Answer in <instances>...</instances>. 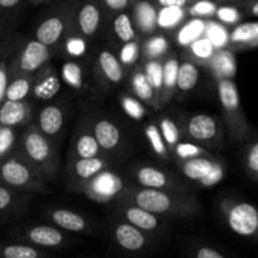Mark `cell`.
<instances>
[{
  "mask_svg": "<svg viewBox=\"0 0 258 258\" xmlns=\"http://www.w3.org/2000/svg\"><path fill=\"white\" fill-rule=\"evenodd\" d=\"M131 17L141 38L158 32L159 7L154 0H134Z\"/></svg>",
  "mask_w": 258,
  "mask_h": 258,
  "instance_id": "484cf974",
  "label": "cell"
},
{
  "mask_svg": "<svg viewBox=\"0 0 258 258\" xmlns=\"http://www.w3.org/2000/svg\"><path fill=\"white\" fill-rule=\"evenodd\" d=\"M78 0H64L50 10L35 28V39L57 49L66 35L75 29V13Z\"/></svg>",
  "mask_w": 258,
  "mask_h": 258,
  "instance_id": "52a82bcc",
  "label": "cell"
},
{
  "mask_svg": "<svg viewBox=\"0 0 258 258\" xmlns=\"http://www.w3.org/2000/svg\"><path fill=\"white\" fill-rule=\"evenodd\" d=\"M67 110L62 103H48L35 116V125L44 135L59 143L66 128Z\"/></svg>",
  "mask_w": 258,
  "mask_h": 258,
  "instance_id": "7402d4cb",
  "label": "cell"
},
{
  "mask_svg": "<svg viewBox=\"0 0 258 258\" xmlns=\"http://www.w3.org/2000/svg\"><path fill=\"white\" fill-rule=\"evenodd\" d=\"M63 82L75 92L85 95L95 83L92 68H88L82 59H64L60 68Z\"/></svg>",
  "mask_w": 258,
  "mask_h": 258,
  "instance_id": "603a6c76",
  "label": "cell"
},
{
  "mask_svg": "<svg viewBox=\"0 0 258 258\" xmlns=\"http://www.w3.org/2000/svg\"><path fill=\"white\" fill-rule=\"evenodd\" d=\"M107 19L108 15L100 0H78L75 13V30L90 42L102 32Z\"/></svg>",
  "mask_w": 258,
  "mask_h": 258,
  "instance_id": "9a60e30c",
  "label": "cell"
},
{
  "mask_svg": "<svg viewBox=\"0 0 258 258\" xmlns=\"http://www.w3.org/2000/svg\"><path fill=\"white\" fill-rule=\"evenodd\" d=\"M15 153L32 165L45 180H54L59 170L58 144L39 130L33 121L19 136Z\"/></svg>",
  "mask_w": 258,
  "mask_h": 258,
  "instance_id": "7a4b0ae2",
  "label": "cell"
},
{
  "mask_svg": "<svg viewBox=\"0 0 258 258\" xmlns=\"http://www.w3.org/2000/svg\"><path fill=\"white\" fill-rule=\"evenodd\" d=\"M0 180L2 184L20 191L32 194L50 193L48 180L15 151L0 159Z\"/></svg>",
  "mask_w": 258,
  "mask_h": 258,
  "instance_id": "277c9868",
  "label": "cell"
},
{
  "mask_svg": "<svg viewBox=\"0 0 258 258\" xmlns=\"http://www.w3.org/2000/svg\"><path fill=\"white\" fill-rule=\"evenodd\" d=\"M171 38L165 32H155L141 39V62L164 59L171 52Z\"/></svg>",
  "mask_w": 258,
  "mask_h": 258,
  "instance_id": "4dcf8cb0",
  "label": "cell"
},
{
  "mask_svg": "<svg viewBox=\"0 0 258 258\" xmlns=\"http://www.w3.org/2000/svg\"><path fill=\"white\" fill-rule=\"evenodd\" d=\"M184 249L188 256L196 258H227L232 254L224 248L202 241H190Z\"/></svg>",
  "mask_w": 258,
  "mask_h": 258,
  "instance_id": "f6af8a7d",
  "label": "cell"
},
{
  "mask_svg": "<svg viewBox=\"0 0 258 258\" xmlns=\"http://www.w3.org/2000/svg\"><path fill=\"white\" fill-rule=\"evenodd\" d=\"M226 48L233 52L258 48V20L239 23L236 27L231 28Z\"/></svg>",
  "mask_w": 258,
  "mask_h": 258,
  "instance_id": "83f0119b",
  "label": "cell"
},
{
  "mask_svg": "<svg viewBox=\"0 0 258 258\" xmlns=\"http://www.w3.org/2000/svg\"><path fill=\"white\" fill-rule=\"evenodd\" d=\"M218 4H228V3H233V4H243L244 2H247V0H216Z\"/></svg>",
  "mask_w": 258,
  "mask_h": 258,
  "instance_id": "9f6ffc18",
  "label": "cell"
},
{
  "mask_svg": "<svg viewBox=\"0 0 258 258\" xmlns=\"http://www.w3.org/2000/svg\"><path fill=\"white\" fill-rule=\"evenodd\" d=\"M144 135H145L146 141H148L154 155H156L163 161H170V159L173 158V154L169 150L168 145L164 140V136L161 134L156 118L145 122V125H144Z\"/></svg>",
  "mask_w": 258,
  "mask_h": 258,
  "instance_id": "d590c367",
  "label": "cell"
},
{
  "mask_svg": "<svg viewBox=\"0 0 258 258\" xmlns=\"http://www.w3.org/2000/svg\"><path fill=\"white\" fill-rule=\"evenodd\" d=\"M219 4L216 0H194L186 7L189 17L211 20L216 18Z\"/></svg>",
  "mask_w": 258,
  "mask_h": 258,
  "instance_id": "681fc988",
  "label": "cell"
},
{
  "mask_svg": "<svg viewBox=\"0 0 258 258\" xmlns=\"http://www.w3.org/2000/svg\"><path fill=\"white\" fill-rule=\"evenodd\" d=\"M34 107L28 100H5L0 107V125L10 127H25L34 121Z\"/></svg>",
  "mask_w": 258,
  "mask_h": 258,
  "instance_id": "d4e9b609",
  "label": "cell"
},
{
  "mask_svg": "<svg viewBox=\"0 0 258 258\" xmlns=\"http://www.w3.org/2000/svg\"><path fill=\"white\" fill-rule=\"evenodd\" d=\"M44 214L48 221L70 233L91 234V236L97 234L98 227L96 222L80 212L63 207H52L45 209Z\"/></svg>",
  "mask_w": 258,
  "mask_h": 258,
  "instance_id": "d6986e66",
  "label": "cell"
},
{
  "mask_svg": "<svg viewBox=\"0 0 258 258\" xmlns=\"http://www.w3.org/2000/svg\"><path fill=\"white\" fill-rule=\"evenodd\" d=\"M55 54H58L55 48L49 47L35 38L28 40L9 62L10 80L14 76L23 75V73L33 75L45 63L50 62L52 57H54Z\"/></svg>",
  "mask_w": 258,
  "mask_h": 258,
  "instance_id": "4fadbf2b",
  "label": "cell"
},
{
  "mask_svg": "<svg viewBox=\"0 0 258 258\" xmlns=\"http://www.w3.org/2000/svg\"><path fill=\"white\" fill-rule=\"evenodd\" d=\"M247 15H251L258 19V0H247L243 4H241Z\"/></svg>",
  "mask_w": 258,
  "mask_h": 258,
  "instance_id": "db71d44e",
  "label": "cell"
},
{
  "mask_svg": "<svg viewBox=\"0 0 258 258\" xmlns=\"http://www.w3.org/2000/svg\"><path fill=\"white\" fill-rule=\"evenodd\" d=\"M118 102H120L121 108L123 110V112L134 121H141L145 120L146 117V108L148 106L140 100V98L136 97L135 95L130 92V91H126V92H121L118 95Z\"/></svg>",
  "mask_w": 258,
  "mask_h": 258,
  "instance_id": "7bdbcfd3",
  "label": "cell"
},
{
  "mask_svg": "<svg viewBox=\"0 0 258 258\" xmlns=\"http://www.w3.org/2000/svg\"><path fill=\"white\" fill-rule=\"evenodd\" d=\"M127 91L140 98L148 107L153 108L154 111H158V100H156L155 91L146 75L143 62L139 63L138 66L134 67V70L128 72Z\"/></svg>",
  "mask_w": 258,
  "mask_h": 258,
  "instance_id": "4316f807",
  "label": "cell"
},
{
  "mask_svg": "<svg viewBox=\"0 0 258 258\" xmlns=\"http://www.w3.org/2000/svg\"><path fill=\"white\" fill-rule=\"evenodd\" d=\"M110 30L116 47L123 44V43L141 38L135 24H134L133 17H131V13H128V10L117 13L112 18H110Z\"/></svg>",
  "mask_w": 258,
  "mask_h": 258,
  "instance_id": "1f68e13d",
  "label": "cell"
},
{
  "mask_svg": "<svg viewBox=\"0 0 258 258\" xmlns=\"http://www.w3.org/2000/svg\"><path fill=\"white\" fill-rule=\"evenodd\" d=\"M186 7H161L159 8L158 27L159 30L171 34L181 24L189 19Z\"/></svg>",
  "mask_w": 258,
  "mask_h": 258,
  "instance_id": "8d00e7d4",
  "label": "cell"
},
{
  "mask_svg": "<svg viewBox=\"0 0 258 258\" xmlns=\"http://www.w3.org/2000/svg\"><path fill=\"white\" fill-rule=\"evenodd\" d=\"M32 193L13 189L0 184V223L5 226L9 222L27 213L32 202Z\"/></svg>",
  "mask_w": 258,
  "mask_h": 258,
  "instance_id": "44dd1931",
  "label": "cell"
},
{
  "mask_svg": "<svg viewBox=\"0 0 258 258\" xmlns=\"http://www.w3.org/2000/svg\"><path fill=\"white\" fill-rule=\"evenodd\" d=\"M216 52L217 47L213 44V42L208 37L203 35V37L197 39L196 42H193L189 47L185 48L183 57L194 60L202 67V64H204Z\"/></svg>",
  "mask_w": 258,
  "mask_h": 258,
  "instance_id": "b9f144b4",
  "label": "cell"
},
{
  "mask_svg": "<svg viewBox=\"0 0 258 258\" xmlns=\"http://www.w3.org/2000/svg\"><path fill=\"white\" fill-rule=\"evenodd\" d=\"M23 0H0V8H2L3 15H7L17 10L20 7Z\"/></svg>",
  "mask_w": 258,
  "mask_h": 258,
  "instance_id": "f5cc1de1",
  "label": "cell"
},
{
  "mask_svg": "<svg viewBox=\"0 0 258 258\" xmlns=\"http://www.w3.org/2000/svg\"><path fill=\"white\" fill-rule=\"evenodd\" d=\"M144 68L146 71L149 80L155 91L156 100H158V111H160V98L163 92V59L143 60Z\"/></svg>",
  "mask_w": 258,
  "mask_h": 258,
  "instance_id": "c3c4849f",
  "label": "cell"
},
{
  "mask_svg": "<svg viewBox=\"0 0 258 258\" xmlns=\"http://www.w3.org/2000/svg\"><path fill=\"white\" fill-rule=\"evenodd\" d=\"M108 168H111V156L106 154L95 158H67L66 186L68 190L77 191L82 184Z\"/></svg>",
  "mask_w": 258,
  "mask_h": 258,
  "instance_id": "2e32d148",
  "label": "cell"
},
{
  "mask_svg": "<svg viewBox=\"0 0 258 258\" xmlns=\"http://www.w3.org/2000/svg\"><path fill=\"white\" fill-rule=\"evenodd\" d=\"M214 154V151L208 150L204 146L194 143V141L183 139L173 150V159L175 161L188 160V159L199 158V156H208Z\"/></svg>",
  "mask_w": 258,
  "mask_h": 258,
  "instance_id": "7dc6e473",
  "label": "cell"
},
{
  "mask_svg": "<svg viewBox=\"0 0 258 258\" xmlns=\"http://www.w3.org/2000/svg\"><path fill=\"white\" fill-rule=\"evenodd\" d=\"M103 9L108 15V19L116 15L117 13L130 10L133 7L134 0H100Z\"/></svg>",
  "mask_w": 258,
  "mask_h": 258,
  "instance_id": "816d5d0a",
  "label": "cell"
},
{
  "mask_svg": "<svg viewBox=\"0 0 258 258\" xmlns=\"http://www.w3.org/2000/svg\"><path fill=\"white\" fill-rule=\"evenodd\" d=\"M156 121H158V125L160 127L161 134H163L164 140H165L169 150L173 154L174 148L184 139L183 133H181L180 123H179L178 115L161 113V115H159L156 117Z\"/></svg>",
  "mask_w": 258,
  "mask_h": 258,
  "instance_id": "f35d334b",
  "label": "cell"
},
{
  "mask_svg": "<svg viewBox=\"0 0 258 258\" xmlns=\"http://www.w3.org/2000/svg\"><path fill=\"white\" fill-rule=\"evenodd\" d=\"M159 8L161 7H188L189 0H154Z\"/></svg>",
  "mask_w": 258,
  "mask_h": 258,
  "instance_id": "11a10c76",
  "label": "cell"
},
{
  "mask_svg": "<svg viewBox=\"0 0 258 258\" xmlns=\"http://www.w3.org/2000/svg\"><path fill=\"white\" fill-rule=\"evenodd\" d=\"M108 233L112 243L120 251L128 254H143L155 244V234L143 231L122 217H116L110 222Z\"/></svg>",
  "mask_w": 258,
  "mask_h": 258,
  "instance_id": "9c48e42d",
  "label": "cell"
},
{
  "mask_svg": "<svg viewBox=\"0 0 258 258\" xmlns=\"http://www.w3.org/2000/svg\"><path fill=\"white\" fill-rule=\"evenodd\" d=\"M116 213L134 226L155 236L160 234L166 227L163 217L123 199L116 202Z\"/></svg>",
  "mask_w": 258,
  "mask_h": 258,
  "instance_id": "ffe728a7",
  "label": "cell"
},
{
  "mask_svg": "<svg viewBox=\"0 0 258 258\" xmlns=\"http://www.w3.org/2000/svg\"><path fill=\"white\" fill-rule=\"evenodd\" d=\"M100 155H105V153L93 133L92 117L83 116L73 130L68 158H95Z\"/></svg>",
  "mask_w": 258,
  "mask_h": 258,
  "instance_id": "ac0fdd59",
  "label": "cell"
},
{
  "mask_svg": "<svg viewBox=\"0 0 258 258\" xmlns=\"http://www.w3.org/2000/svg\"><path fill=\"white\" fill-rule=\"evenodd\" d=\"M44 2H47V0H29V3L32 5H34V7H38V5L43 4Z\"/></svg>",
  "mask_w": 258,
  "mask_h": 258,
  "instance_id": "6f0895ef",
  "label": "cell"
},
{
  "mask_svg": "<svg viewBox=\"0 0 258 258\" xmlns=\"http://www.w3.org/2000/svg\"><path fill=\"white\" fill-rule=\"evenodd\" d=\"M180 59L181 57H179L178 53L174 50H171L163 59V92L160 98V111L175 98Z\"/></svg>",
  "mask_w": 258,
  "mask_h": 258,
  "instance_id": "f1b7e54d",
  "label": "cell"
},
{
  "mask_svg": "<svg viewBox=\"0 0 258 258\" xmlns=\"http://www.w3.org/2000/svg\"><path fill=\"white\" fill-rule=\"evenodd\" d=\"M0 253L4 258H48L52 256L50 249L42 248L28 242L3 244L0 247Z\"/></svg>",
  "mask_w": 258,
  "mask_h": 258,
  "instance_id": "74e56055",
  "label": "cell"
},
{
  "mask_svg": "<svg viewBox=\"0 0 258 258\" xmlns=\"http://www.w3.org/2000/svg\"><path fill=\"white\" fill-rule=\"evenodd\" d=\"M175 163L185 180L191 181L201 188H212L217 185L223 180L226 174V163L217 154Z\"/></svg>",
  "mask_w": 258,
  "mask_h": 258,
  "instance_id": "ba28073f",
  "label": "cell"
},
{
  "mask_svg": "<svg viewBox=\"0 0 258 258\" xmlns=\"http://www.w3.org/2000/svg\"><path fill=\"white\" fill-rule=\"evenodd\" d=\"M141 39L143 38H138V39L123 43V44L117 45L115 48L118 58H120L121 63L127 71V73L141 62Z\"/></svg>",
  "mask_w": 258,
  "mask_h": 258,
  "instance_id": "ee69618b",
  "label": "cell"
},
{
  "mask_svg": "<svg viewBox=\"0 0 258 258\" xmlns=\"http://www.w3.org/2000/svg\"><path fill=\"white\" fill-rule=\"evenodd\" d=\"M33 83H34V73L33 75L23 73V75H17L12 77L9 85H8L4 101L27 100L29 96H32Z\"/></svg>",
  "mask_w": 258,
  "mask_h": 258,
  "instance_id": "ab89813d",
  "label": "cell"
},
{
  "mask_svg": "<svg viewBox=\"0 0 258 258\" xmlns=\"http://www.w3.org/2000/svg\"><path fill=\"white\" fill-rule=\"evenodd\" d=\"M243 144L244 171L252 181H258V131H253Z\"/></svg>",
  "mask_w": 258,
  "mask_h": 258,
  "instance_id": "60d3db41",
  "label": "cell"
},
{
  "mask_svg": "<svg viewBox=\"0 0 258 258\" xmlns=\"http://www.w3.org/2000/svg\"><path fill=\"white\" fill-rule=\"evenodd\" d=\"M70 232L59 228L55 224H28L18 229V237L23 242L35 244L47 249L67 248L72 244Z\"/></svg>",
  "mask_w": 258,
  "mask_h": 258,
  "instance_id": "5bb4252c",
  "label": "cell"
},
{
  "mask_svg": "<svg viewBox=\"0 0 258 258\" xmlns=\"http://www.w3.org/2000/svg\"><path fill=\"white\" fill-rule=\"evenodd\" d=\"M199 67L201 66L198 63L181 55L175 93V98L178 101L183 100L186 95H189L196 88L197 83L199 81V76H201Z\"/></svg>",
  "mask_w": 258,
  "mask_h": 258,
  "instance_id": "d6a6232c",
  "label": "cell"
},
{
  "mask_svg": "<svg viewBox=\"0 0 258 258\" xmlns=\"http://www.w3.org/2000/svg\"><path fill=\"white\" fill-rule=\"evenodd\" d=\"M19 138L17 136V128L0 125V159L14 153Z\"/></svg>",
  "mask_w": 258,
  "mask_h": 258,
  "instance_id": "f907efd6",
  "label": "cell"
},
{
  "mask_svg": "<svg viewBox=\"0 0 258 258\" xmlns=\"http://www.w3.org/2000/svg\"><path fill=\"white\" fill-rule=\"evenodd\" d=\"M207 22L208 20L201 19V18H189L184 24H181L175 32L169 34L173 37L174 42L178 45L183 47L185 49L186 47L196 42L197 39L202 38L206 33Z\"/></svg>",
  "mask_w": 258,
  "mask_h": 258,
  "instance_id": "e575fe53",
  "label": "cell"
},
{
  "mask_svg": "<svg viewBox=\"0 0 258 258\" xmlns=\"http://www.w3.org/2000/svg\"><path fill=\"white\" fill-rule=\"evenodd\" d=\"M121 199L133 202L163 218H193L202 212L201 202L191 191L163 190L127 184Z\"/></svg>",
  "mask_w": 258,
  "mask_h": 258,
  "instance_id": "6da1fadb",
  "label": "cell"
},
{
  "mask_svg": "<svg viewBox=\"0 0 258 258\" xmlns=\"http://www.w3.org/2000/svg\"><path fill=\"white\" fill-rule=\"evenodd\" d=\"M234 53L236 52L227 48L217 49V52L204 64H202V67L208 70L214 80H221V78L233 80L237 72V60Z\"/></svg>",
  "mask_w": 258,
  "mask_h": 258,
  "instance_id": "f546056e",
  "label": "cell"
},
{
  "mask_svg": "<svg viewBox=\"0 0 258 258\" xmlns=\"http://www.w3.org/2000/svg\"><path fill=\"white\" fill-rule=\"evenodd\" d=\"M218 208L233 233L258 243V207L232 197H222Z\"/></svg>",
  "mask_w": 258,
  "mask_h": 258,
  "instance_id": "8992f818",
  "label": "cell"
},
{
  "mask_svg": "<svg viewBox=\"0 0 258 258\" xmlns=\"http://www.w3.org/2000/svg\"><path fill=\"white\" fill-rule=\"evenodd\" d=\"M131 174L135 183L144 188L190 193L188 180L153 164H136L131 168Z\"/></svg>",
  "mask_w": 258,
  "mask_h": 258,
  "instance_id": "7c38bea8",
  "label": "cell"
},
{
  "mask_svg": "<svg viewBox=\"0 0 258 258\" xmlns=\"http://www.w3.org/2000/svg\"><path fill=\"white\" fill-rule=\"evenodd\" d=\"M62 77L50 62L34 73L32 97L38 101H49L59 93Z\"/></svg>",
  "mask_w": 258,
  "mask_h": 258,
  "instance_id": "cb8c5ba5",
  "label": "cell"
},
{
  "mask_svg": "<svg viewBox=\"0 0 258 258\" xmlns=\"http://www.w3.org/2000/svg\"><path fill=\"white\" fill-rule=\"evenodd\" d=\"M184 139L194 141L211 151H216L224 143V121L208 113H178Z\"/></svg>",
  "mask_w": 258,
  "mask_h": 258,
  "instance_id": "5b68a950",
  "label": "cell"
},
{
  "mask_svg": "<svg viewBox=\"0 0 258 258\" xmlns=\"http://www.w3.org/2000/svg\"><path fill=\"white\" fill-rule=\"evenodd\" d=\"M244 15L247 14L241 5L228 3V4H219L214 20H217L227 28H233L239 23H242Z\"/></svg>",
  "mask_w": 258,
  "mask_h": 258,
  "instance_id": "bcb514c9",
  "label": "cell"
},
{
  "mask_svg": "<svg viewBox=\"0 0 258 258\" xmlns=\"http://www.w3.org/2000/svg\"><path fill=\"white\" fill-rule=\"evenodd\" d=\"M127 184L120 174L108 168L82 184L76 193L83 194L96 203H111L120 201Z\"/></svg>",
  "mask_w": 258,
  "mask_h": 258,
  "instance_id": "30bf717a",
  "label": "cell"
},
{
  "mask_svg": "<svg viewBox=\"0 0 258 258\" xmlns=\"http://www.w3.org/2000/svg\"><path fill=\"white\" fill-rule=\"evenodd\" d=\"M189 2H190V3H191V2H194V0H189Z\"/></svg>",
  "mask_w": 258,
  "mask_h": 258,
  "instance_id": "680465c9",
  "label": "cell"
},
{
  "mask_svg": "<svg viewBox=\"0 0 258 258\" xmlns=\"http://www.w3.org/2000/svg\"><path fill=\"white\" fill-rule=\"evenodd\" d=\"M219 103L223 112V121L229 139L236 144H243L253 130L242 107L238 88L232 78L216 80Z\"/></svg>",
  "mask_w": 258,
  "mask_h": 258,
  "instance_id": "3957f363",
  "label": "cell"
},
{
  "mask_svg": "<svg viewBox=\"0 0 258 258\" xmlns=\"http://www.w3.org/2000/svg\"><path fill=\"white\" fill-rule=\"evenodd\" d=\"M91 117L93 133L103 153L111 158L122 153L126 148V136L118 123L105 115H95Z\"/></svg>",
  "mask_w": 258,
  "mask_h": 258,
  "instance_id": "e0dca14e",
  "label": "cell"
},
{
  "mask_svg": "<svg viewBox=\"0 0 258 258\" xmlns=\"http://www.w3.org/2000/svg\"><path fill=\"white\" fill-rule=\"evenodd\" d=\"M90 40L77 30H71L58 47V54L64 59H85L90 49Z\"/></svg>",
  "mask_w": 258,
  "mask_h": 258,
  "instance_id": "836d02e7",
  "label": "cell"
},
{
  "mask_svg": "<svg viewBox=\"0 0 258 258\" xmlns=\"http://www.w3.org/2000/svg\"><path fill=\"white\" fill-rule=\"evenodd\" d=\"M92 73L95 85L103 91H108L122 83L128 75L115 48L107 45L101 47L96 52L92 62Z\"/></svg>",
  "mask_w": 258,
  "mask_h": 258,
  "instance_id": "8fae6325",
  "label": "cell"
}]
</instances>
